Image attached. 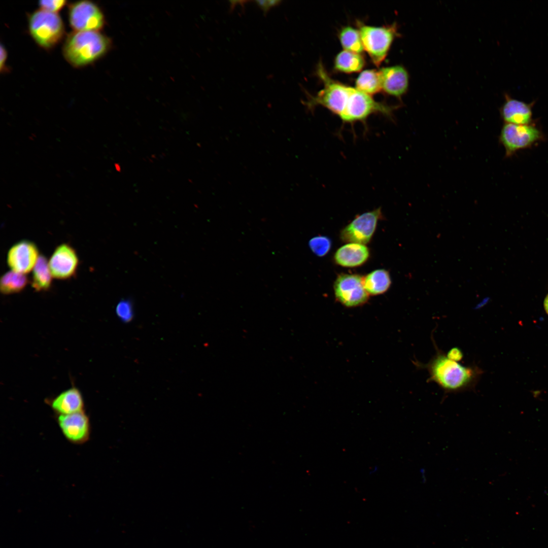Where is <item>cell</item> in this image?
<instances>
[{
	"instance_id": "obj_1",
	"label": "cell",
	"mask_w": 548,
	"mask_h": 548,
	"mask_svg": "<svg viewBox=\"0 0 548 548\" xmlns=\"http://www.w3.org/2000/svg\"><path fill=\"white\" fill-rule=\"evenodd\" d=\"M316 74L323 87L315 95L306 93L307 100L303 104L309 110L322 106L338 116L344 123L353 124L357 122H365L373 114L380 113L390 117L396 108L377 101L371 95L334 80L321 61L317 64Z\"/></svg>"
},
{
	"instance_id": "obj_2",
	"label": "cell",
	"mask_w": 548,
	"mask_h": 548,
	"mask_svg": "<svg viewBox=\"0 0 548 548\" xmlns=\"http://www.w3.org/2000/svg\"><path fill=\"white\" fill-rule=\"evenodd\" d=\"M436 347V353L426 364L417 362L427 370L429 381L436 383L445 393H458L474 389L483 371L476 366H464L449 358Z\"/></svg>"
},
{
	"instance_id": "obj_3",
	"label": "cell",
	"mask_w": 548,
	"mask_h": 548,
	"mask_svg": "<svg viewBox=\"0 0 548 548\" xmlns=\"http://www.w3.org/2000/svg\"><path fill=\"white\" fill-rule=\"evenodd\" d=\"M111 46L110 39L99 31H75L67 36L62 52L71 65L81 67L100 58Z\"/></svg>"
},
{
	"instance_id": "obj_4",
	"label": "cell",
	"mask_w": 548,
	"mask_h": 548,
	"mask_svg": "<svg viewBox=\"0 0 548 548\" xmlns=\"http://www.w3.org/2000/svg\"><path fill=\"white\" fill-rule=\"evenodd\" d=\"M28 24L33 40L45 49L55 46L64 35V24L57 13L37 10L29 16Z\"/></svg>"
},
{
	"instance_id": "obj_5",
	"label": "cell",
	"mask_w": 548,
	"mask_h": 548,
	"mask_svg": "<svg viewBox=\"0 0 548 548\" xmlns=\"http://www.w3.org/2000/svg\"><path fill=\"white\" fill-rule=\"evenodd\" d=\"M358 24L364 50L375 65H380L394 39L398 36L396 24L382 26L367 25L361 22Z\"/></svg>"
},
{
	"instance_id": "obj_6",
	"label": "cell",
	"mask_w": 548,
	"mask_h": 548,
	"mask_svg": "<svg viewBox=\"0 0 548 548\" xmlns=\"http://www.w3.org/2000/svg\"><path fill=\"white\" fill-rule=\"evenodd\" d=\"M544 134L534 123L529 125H517L505 123L499 137L500 143L503 146L505 156H513L520 150L531 147L543 141Z\"/></svg>"
},
{
	"instance_id": "obj_7",
	"label": "cell",
	"mask_w": 548,
	"mask_h": 548,
	"mask_svg": "<svg viewBox=\"0 0 548 548\" xmlns=\"http://www.w3.org/2000/svg\"><path fill=\"white\" fill-rule=\"evenodd\" d=\"M68 20L72 28L76 31H99L105 23L100 8L88 1H78L70 5Z\"/></svg>"
},
{
	"instance_id": "obj_8",
	"label": "cell",
	"mask_w": 548,
	"mask_h": 548,
	"mask_svg": "<svg viewBox=\"0 0 548 548\" xmlns=\"http://www.w3.org/2000/svg\"><path fill=\"white\" fill-rule=\"evenodd\" d=\"M335 297L347 307L360 305L366 302L368 293L364 288L363 278L358 275L342 274L335 281Z\"/></svg>"
},
{
	"instance_id": "obj_9",
	"label": "cell",
	"mask_w": 548,
	"mask_h": 548,
	"mask_svg": "<svg viewBox=\"0 0 548 548\" xmlns=\"http://www.w3.org/2000/svg\"><path fill=\"white\" fill-rule=\"evenodd\" d=\"M381 208L357 216L341 231V239L345 242L365 245L370 241L381 218Z\"/></svg>"
},
{
	"instance_id": "obj_10",
	"label": "cell",
	"mask_w": 548,
	"mask_h": 548,
	"mask_svg": "<svg viewBox=\"0 0 548 548\" xmlns=\"http://www.w3.org/2000/svg\"><path fill=\"white\" fill-rule=\"evenodd\" d=\"M57 425L65 438L75 444H82L89 439L90 419L85 410L65 415H56Z\"/></svg>"
},
{
	"instance_id": "obj_11",
	"label": "cell",
	"mask_w": 548,
	"mask_h": 548,
	"mask_svg": "<svg viewBox=\"0 0 548 548\" xmlns=\"http://www.w3.org/2000/svg\"><path fill=\"white\" fill-rule=\"evenodd\" d=\"M39 256L37 245L30 241L23 239L9 249L7 261L11 270L26 275L33 269Z\"/></svg>"
},
{
	"instance_id": "obj_12",
	"label": "cell",
	"mask_w": 548,
	"mask_h": 548,
	"mask_svg": "<svg viewBox=\"0 0 548 548\" xmlns=\"http://www.w3.org/2000/svg\"><path fill=\"white\" fill-rule=\"evenodd\" d=\"M48 263L53 278L66 280L76 273L79 265V258L74 248L69 244L64 243L55 248Z\"/></svg>"
},
{
	"instance_id": "obj_13",
	"label": "cell",
	"mask_w": 548,
	"mask_h": 548,
	"mask_svg": "<svg viewBox=\"0 0 548 548\" xmlns=\"http://www.w3.org/2000/svg\"><path fill=\"white\" fill-rule=\"evenodd\" d=\"M379 71L382 90L385 93L398 97L406 93L408 87L409 76L402 65L385 67Z\"/></svg>"
},
{
	"instance_id": "obj_14",
	"label": "cell",
	"mask_w": 548,
	"mask_h": 548,
	"mask_svg": "<svg viewBox=\"0 0 548 548\" xmlns=\"http://www.w3.org/2000/svg\"><path fill=\"white\" fill-rule=\"evenodd\" d=\"M534 102L527 104L505 95V101L500 110L505 123L529 125L533 123L532 107Z\"/></svg>"
},
{
	"instance_id": "obj_15",
	"label": "cell",
	"mask_w": 548,
	"mask_h": 548,
	"mask_svg": "<svg viewBox=\"0 0 548 548\" xmlns=\"http://www.w3.org/2000/svg\"><path fill=\"white\" fill-rule=\"evenodd\" d=\"M56 415H65L84 410V403L80 391L76 388L67 389L49 402Z\"/></svg>"
},
{
	"instance_id": "obj_16",
	"label": "cell",
	"mask_w": 548,
	"mask_h": 548,
	"mask_svg": "<svg viewBox=\"0 0 548 548\" xmlns=\"http://www.w3.org/2000/svg\"><path fill=\"white\" fill-rule=\"evenodd\" d=\"M369 256V250L365 245L350 243L337 249L334 259L335 262L340 266L354 267L364 263Z\"/></svg>"
},
{
	"instance_id": "obj_17",
	"label": "cell",
	"mask_w": 548,
	"mask_h": 548,
	"mask_svg": "<svg viewBox=\"0 0 548 548\" xmlns=\"http://www.w3.org/2000/svg\"><path fill=\"white\" fill-rule=\"evenodd\" d=\"M52 277L47 259L43 255H40L32 269L31 283L32 288L37 292L49 290L52 284Z\"/></svg>"
},
{
	"instance_id": "obj_18",
	"label": "cell",
	"mask_w": 548,
	"mask_h": 548,
	"mask_svg": "<svg viewBox=\"0 0 548 548\" xmlns=\"http://www.w3.org/2000/svg\"><path fill=\"white\" fill-rule=\"evenodd\" d=\"M391 284L389 273L384 269L373 270L363 278L364 288L371 295H379L385 292Z\"/></svg>"
},
{
	"instance_id": "obj_19",
	"label": "cell",
	"mask_w": 548,
	"mask_h": 548,
	"mask_svg": "<svg viewBox=\"0 0 548 548\" xmlns=\"http://www.w3.org/2000/svg\"><path fill=\"white\" fill-rule=\"evenodd\" d=\"M334 64L337 71L352 73L361 71L365 64V60L360 54L344 50L337 54Z\"/></svg>"
},
{
	"instance_id": "obj_20",
	"label": "cell",
	"mask_w": 548,
	"mask_h": 548,
	"mask_svg": "<svg viewBox=\"0 0 548 548\" xmlns=\"http://www.w3.org/2000/svg\"><path fill=\"white\" fill-rule=\"evenodd\" d=\"M355 88L368 95H371L382 90L379 71L375 70H366L358 76L355 82Z\"/></svg>"
},
{
	"instance_id": "obj_21",
	"label": "cell",
	"mask_w": 548,
	"mask_h": 548,
	"mask_svg": "<svg viewBox=\"0 0 548 548\" xmlns=\"http://www.w3.org/2000/svg\"><path fill=\"white\" fill-rule=\"evenodd\" d=\"M28 283L24 274L13 270L7 271L0 279V291L4 294H12L22 291Z\"/></svg>"
},
{
	"instance_id": "obj_22",
	"label": "cell",
	"mask_w": 548,
	"mask_h": 548,
	"mask_svg": "<svg viewBox=\"0 0 548 548\" xmlns=\"http://www.w3.org/2000/svg\"><path fill=\"white\" fill-rule=\"evenodd\" d=\"M338 37L345 50L358 54L364 50L359 29L351 26H345L340 29Z\"/></svg>"
},
{
	"instance_id": "obj_23",
	"label": "cell",
	"mask_w": 548,
	"mask_h": 548,
	"mask_svg": "<svg viewBox=\"0 0 548 548\" xmlns=\"http://www.w3.org/2000/svg\"><path fill=\"white\" fill-rule=\"evenodd\" d=\"M309 245L312 252L317 256L322 257L326 255L329 251L331 246V240L327 236L319 235L313 237Z\"/></svg>"
},
{
	"instance_id": "obj_24",
	"label": "cell",
	"mask_w": 548,
	"mask_h": 548,
	"mask_svg": "<svg viewBox=\"0 0 548 548\" xmlns=\"http://www.w3.org/2000/svg\"><path fill=\"white\" fill-rule=\"evenodd\" d=\"M116 313L118 317L124 323L131 321L134 316L133 305L128 299L120 300L116 305Z\"/></svg>"
},
{
	"instance_id": "obj_25",
	"label": "cell",
	"mask_w": 548,
	"mask_h": 548,
	"mask_svg": "<svg viewBox=\"0 0 548 548\" xmlns=\"http://www.w3.org/2000/svg\"><path fill=\"white\" fill-rule=\"evenodd\" d=\"M64 0H43L39 2L40 9L51 13H57L66 4Z\"/></svg>"
},
{
	"instance_id": "obj_26",
	"label": "cell",
	"mask_w": 548,
	"mask_h": 548,
	"mask_svg": "<svg viewBox=\"0 0 548 548\" xmlns=\"http://www.w3.org/2000/svg\"><path fill=\"white\" fill-rule=\"evenodd\" d=\"M259 7L263 11L264 14L266 15L267 12L270 9L273 7L279 5L281 3V1L276 0H268V1H256L255 2Z\"/></svg>"
},
{
	"instance_id": "obj_27",
	"label": "cell",
	"mask_w": 548,
	"mask_h": 548,
	"mask_svg": "<svg viewBox=\"0 0 548 548\" xmlns=\"http://www.w3.org/2000/svg\"><path fill=\"white\" fill-rule=\"evenodd\" d=\"M446 355L449 358L457 362L460 361L463 358L462 352L456 347L450 349Z\"/></svg>"
},
{
	"instance_id": "obj_28",
	"label": "cell",
	"mask_w": 548,
	"mask_h": 548,
	"mask_svg": "<svg viewBox=\"0 0 548 548\" xmlns=\"http://www.w3.org/2000/svg\"><path fill=\"white\" fill-rule=\"evenodd\" d=\"M1 59H0V70L1 73H5L8 71L6 68V63L7 59L8 53L5 46L1 44Z\"/></svg>"
},
{
	"instance_id": "obj_29",
	"label": "cell",
	"mask_w": 548,
	"mask_h": 548,
	"mask_svg": "<svg viewBox=\"0 0 548 548\" xmlns=\"http://www.w3.org/2000/svg\"><path fill=\"white\" fill-rule=\"evenodd\" d=\"M544 307L546 313L548 315V294L545 297L544 300Z\"/></svg>"
},
{
	"instance_id": "obj_30",
	"label": "cell",
	"mask_w": 548,
	"mask_h": 548,
	"mask_svg": "<svg viewBox=\"0 0 548 548\" xmlns=\"http://www.w3.org/2000/svg\"><path fill=\"white\" fill-rule=\"evenodd\" d=\"M378 470H379V466H376H376H374V467H372V468L371 469V470H370V471H369V474H371H371H374V473H376V472H377V471H378Z\"/></svg>"
}]
</instances>
